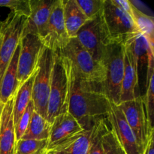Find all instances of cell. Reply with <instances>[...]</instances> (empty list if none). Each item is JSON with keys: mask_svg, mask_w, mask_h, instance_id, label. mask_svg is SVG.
<instances>
[{"mask_svg": "<svg viewBox=\"0 0 154 154\" xmlns=\"http://www.w3.org/2000/svg\"><path fill=\"white\" fill-rule=\"evenodd\" d=\"M111 109V102L102 84L78 79L72 73L68 111L84 130H90L98 122L107 120Z\"/></svg>", "mask_w": 154, "mask_h": 154, "instance_id": "1", "label": "cell"}, {"mask_svg": "<svg viewBox=\"0 0 154 154\" xmlns=\"http://www.w3.org/2000/svg\"><path fill=\"white\" fill-rule=\"evenodd\" d=\"M71 66L60 51L54 52L46 120L52 123L54 118L68 111L71 90Z\"/></svg>", "mask_w": 154, "mask_h": 154, "instance_id": "2", "label": "cell"}, {"mask_svg": "<svg viewBox=\"0 0 154 154\" xmlns=\"http://www.w3.org/2000/svg\"><path fill=\"white\" fill-rule=\"evenodd\" d=\"M99 19L104 38L108 45L125 46L139 34L132 18L112 4L111 0H103Z\"/></svg>", "mask_w": 154, "mask_h": 154, "instance_id": "3", "label": "cell"}, {"mask_svg": "<svg viewBox=\"0 0 154 154\" xmlns=\"http://www.w3.org/2000/svg\"><path fill=\"white\" fill-rule=\"evenodd\" d=\"M60 52L69 60L72 73L75 78L103 84L105 79V66L96 61L75 38H70L66 48Z\"/></svg>", "mask_w": 154, "mask_h": 154, "instance_id": "4", "label": "cell"}, {"mask_svg": "<svg viewBox=\"0 0 154 154\" xmlns=\"http://www.w3.org/2000/svg\"><path fill=\"white\" fill-rule=\"evenodd\" d=\"M125 47L120 45H108L104 60L105 79L103 88L112 103H120L121 86L124 75Z\"/></svg>", "mask_w": 154, "mask_h": 154, "instance_id": "5", "label": "cell"}, {"mask_svg": "<svg viewBox=\"0 0 154 154\" xmlns=\"http://www.w3.org/2000/svg\"><path fill=\"white\" fill-rule=\"evenodd\" d=\"M54 52L45 47L40 56L34 79L32 101L35 112L46 119Z\"/></svg>", "mask_w": 154, "mask_h": 154, "instance_id": "6", "label": "cell"}, {"mask_svg": "<svg viewBox=\"0 0 154 154\" xmlns=\"http://www.w3.org/2000/svg\"><path fill=\"white\" fill-rule=\"evenodd\" d=\"M26 17L10 12L0 29V82L23 36Z\"/></svg>", "mask_w": 154, "mask_h": 154, "instance_id": "7", "label": "cell"}, {"mask_svg": "<svg viewBox=\"0 0 154 154\" xmlns=\"http://www.w3.org/2000/svg\"><path fill=\"white\" fill-rule=\"evenodd\" d=\"M126 122L135 135L140 148L144 152L154 128L149 124L143 97L138 96L135 99L119 104Z\"/></svg>", "mask_w": 154, "mask_h": 154, "instance_id": "8", "label": "cell"}, {"mask_svg": "<svg viewBox=\"0 0 154 154\" xmlns=\"http://www.w3.org/2000/svg\"><path fill=\"white\" fill-rule=\"evenodd\" d=\"M17 63V80L20 85L25 82L38 69L40 56L45 45L38 36L27 34L20 42Z\"/></svg>", "mask_w": 154, "mask_h": 154, "instance_id": "9", "label": "cell"}, {"mask_svg": "<svg viewBox=\"0 0 154 154\" xmlns=\"http://www.w3.org/2000/svg\"><path fill=\"white\" fill-rule=\"evenodd\" d=\"M45 47L51 51H60L69 43L68 35L63 17V0H56L54 5L45 33L41 39Z\"/></svg>", "mask_w": 154, "mask_h": 154, "instance_id": "10", "label": "cell"}, {"mask_svg": "<svg viewBox=\"0 0 154 154\" xmlns=\"http://www.w3.org/2000/svg\"><path fill=\"white\" fill-rule=\"evenodd\" d=\"M75 38L91 54L96 61L104 66L108 45L101 29L99 15L94 19L89 20L80 29Z\"/></svg>", "mask_w": 154, "mask_h": 154, "instance_id": "11", "label": "cell"}, {"mask_svg": "<svg viewBox=\"0 0 154 154\" xmlns=\"http://www.w3.org/2000/svg\"><path fill=\"white\" fill-rule=\"evenodd\" d=\"M107 120L126 154H144L119 105L111 102V109Z\"/></svg>", "mask_w": 154, "mask_h": 154, "instance_id": "12", "label": "cell"}, {"mask_svg": "<svg viewBox=\"0 0 154 154\" xmlns=\"http://www.w3.org/2000/svg\"><path fill=\"white\" fill-rule=\"evenodd\" d=\"M56 0H29L30 16L26 18L23 36L33 34L42 39ZM22 36V37H23Z\"/></svg>", "mask_w": 154, "mask_h": 154, "instance_id": "13", "label": "cell"}, {"mask_svg": "<svg viewBox=\"0 0 154 154\" xmlns=\"http://www.w3.org/2000/svg\"><path fill=\"white\" fill-rule=\"evenodd\" d=\"M84 131L78 120L69 112L63 113L55 117L51 123L48 147L76 135Z\"/></svg>", "mask_w": 154, "mask_h": 154, "instance_id": "14", "label": "cell"}, {"mask_svg": "<svg viewBox=\"0 0 154 154\" xmlns=\"http://www.w3.org/2000/svg\"><path fill=\"white\" fill-rule=\"evenodd\" d=\"M14 98L5 104L0 121V154H14L16 147L13 117Z\"/></svg>", "mask_w": 154, "mask_h": 154, "instance_id": "15", "label": "cell"}, {"mask_svg": "<svg viewBox=\"0 0 154 154\" xmlns=\"http://www.w3.org/2000/svg\"><path fill=\"white\" fill-rule=\"evenodd\" d=\"M93 129L84 130L47 148L45 154H88Z\"/></svg>", "mask_w": 154, "mask_h": 154, "instance_id": "16", "label": "cell"}, {"mask_svg": "<svg viewBox=\"0 0 154 154\" xmlns=\"http://www.w3.org/2000/svg\"><path fill=\"white\" fill-rule=\"evenodd\" d=\"M138 67L135 66L129 51L125 47L124 75L122 81L120 103L133 100L138 96L136 87L138 86Z\"/></svg>", "mask_w": 154, "mask_h": 154, "instance_id": "17", "label": "cell"}, {"mask_svg": "<svg viewBox=\"0 0 154 154\" xmlns=\"http://www.w3.org/2000/svg\"><path fill=\"white\" fill-rule=\"evenodd\" d=\"M20 49L19 45L0 82V102L4 105L14 97L20 87L17 80V63Z\"/></svg>", "mask_w": 154, "mask_h": 154, "instance_id": "18", "label": "cell"}, {"mask_svg": "<svg viewBox=\"0 0 154 154\" xmlns=\"http://www.w3.org/2000/svg\"><path fill=\"white\" fill-rule=\"evenodd\" d=\"M63 17L66 31L70 38L76 37L80 29L89 20L76 0H63Z\"/></svg>", "mask_w": 154, "mask_h": 154, "instance_id": "19", "label": "cell"}, {"mask_svg": "<svg viewBox=\"0 0 154 154\" xmlns=\"http://www.w3.org/2000/svg\"><path fill=\"white\" fill-rule=\"evenodd\" d=\"M36 72H37V70L25 82L20 85L19 88L14 97L13 117L14 126L19 121L23 113L25 112L27 106L32 101L33 83H34Z\"/></svg>", "mask_w": 154, "mask_h": 154, "instance_id": "20", "label": "cell"}, {"mask_svg": "<svg viewBox=\"0 0 154 154\" xmlns=\"http://www.w3.org/2000/svg\"><path fill=\"white\" fill-rule=\"evenodd\" d=\"M51 129V123L45 117L34 111L29 125L21 139L48 140Z\"/></svg>", "mask_w": 154, "mask_h": 154, "instance_id": "21", "label": "cell"}, {"mask_svg": "<svg viewBox=\"0 0 154 154\" xmlns=\"http://www.w3.org/2000/svg\"><path fill=\"white\" fill-rule=\"evenodd\" d=\"M132 20L140 34L144 35L150 45L153 47L154 20L153 17L141 13L132 6Z\"/></svg>", "mask_w": 154, "mask_h": 154, "instance_id": "22", "label": "cell"}, {"mask_svg": "<svg viewBox=\"0 0 154 154\" xmlns=\"http://www.w3.org/2000/svg\"><path fill=\"white\" fill-rule=\"evenodd\" d=\"M48 146V140L20 139L17 141L14 154H43Z\"/></svg>", "mask_w": 154, "mask_h": 154, "instance_id": "23", "label": "cell"}, {"mask_svg": "<svg viewBox=\"0 0 154 154\" xmlns=\"http://www.w3.org/2000/svg\"><path fill=\"white\" fill-rule=\"evenodd\" d=\"M104 154H126L108 122L102 138Z\"/></svg>", "mask_w": 154, "mask_h": 154, "instance_id": "24", "label": "cell"}, {"mask_svg": "<svg viewBox=\"0 0 154 154\" xmlns=\"http://www.w3.org/2000/svg\"><path fill=\"white\" fill-rule=\"evenodd\" d=\"M107 125L108 120H103L93 126L88 154H104L102 138Z\"/></svg>", "mask_w": 154, "mask_h": 154, "instance_id": "25", "label": "cell"}, {"mask_svg": "<svg viewBox=\"0 0 154 154\" xmlns=\"http://www.w3.org/2000/svg\"><path fill=\"white\" fill-rule=\"evenodd\" d=\"M0 7L11 9L14 14L20 15L28 18L30 16L29 0H0Z\"/></svg>", "mask_w": 154, "mask_h": 154, "instance_id": "26", "label": "cell"}, {"mask_svg": "<svg viewBox=\"0 0 154 154\" xmlns=\"http://www.w3.org/2000/svg\"><path fill=\"white\" fill-rule=\"evenodd\" d=\"M34 111V105H33L32 101H31L28 106H27L25 112L23 113V114L20 117L17 123L14 126L15 136H16L17 141L21 139L23 135H24V133L26 131L27 128H28L29 125L30 123V121H31L32 117Z\"/></svg>", "mask_w": 154, "mask_h": 154, "instance_id": "27", "label": "cell"}, {"mask_svg": "<svg viewBox=\"0 0 154 154\" xmlns=\"http://www.w3.org/2000/svg\"><path fill=\"white\" fill-rule=\"evenodd\" d=\"M88 20L94 19L102 10L103 0H76Z\"/></svg>", "mask_w": 154, "mask_h": 154, "instance_id": "28", "label": "cell"}, {"mask_svg": "<svg viewBox=\"0 0 154 154\" xmlns=\"http://www.w3.org/2000/svg\"><path fill=\"white\" fill-rule=\"evenodd\" d=\"M112 4L132 18V6L128 0H111Z\"/></svg>", "mask_w": 154, "mask_h": 154, "instance_id": "29", "label": "cell"}, {"mask_svg": "<svg viewBox=\"0 0 154 154\" xmlns=\"http://www.w3.org/2000/svg\"><path fill=\"white\" fill-rule=\"evenodd\" d=\"M129 2H130L131 5H132L135 9L139 11L140 12L147 15V16L153 17V13H152L151 10H150V9L146 5H144L142 2L137 1V0H135V1H132H132H129Z\"/></svg>", "mask_w": 154, "mask_h": 154, "instance_id": "30", "label": "cell"}, {"mask_svg": "<svg viewBox=\"0 0 154 154\" xmlns=\"http://www.w3.org/2000/svg\"><path fill=\"white\" fill-rule=\"evenodd\" d=\"M154 137L152 135L150 137V140H149L148 143H147V146H146L145 149H144V154H154Z\"/></svg>", "mask_w": 154, "mask_h": 154, "instance_id": "31", "label": "cell"}, {"mask_svg": "<svg viewBox=\"0 0 154 154\" xmlns=\"http://www.w3.org/2000/svg\"><path fill=\"white\" fill-rule=\"evenodd\" d=\"M4 104L2 103L1 102H0V121H1V117H2V110H3V108H4Z\"/></svg>", "mask_w": 154, "mask_h": 154, "instance_id": "32", "label": "cell"}, {"mask_svg": "<svg viewBox=\"0 0 154 154\" xmlns=\"http://www.w3.org/2000/svg\"><path fill=\"white\" fill-rule=\"evenodd\" d=\"M1 26H2V21L0 20V29H1Z\"/></svg>", "mask_w": 154, "mask_h": 154, "instance_id": "33", "label": "cell"}, {"mask_svg": "<svg viewBox=\"0 0 154 154\" xmlns=\"http://www.w3.org/2000/svg\"><path fill=\"white\" fill-rule=\"evenodd\" d=\"M46 151H47V150H46ZM46 151H45V153H44L43 154H45V153H46Z\"/></svg>", "mask_w": 154, "mask_h": 154, "instance_id": "34", "label": "cell"}]
</instances>
